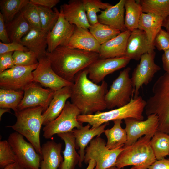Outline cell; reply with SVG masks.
<instances>
[{"instance_id": "1", "label": "cell", "mask_w": 169, "mask_h": 169, "mask_svg": "<svg viewBox=\"0 0 169 169\" xmlns=\"http://www.w3.org/2000/svg\"><path fill=\"white\" fill-rule=\"evenodd\" d=\"M87 68L76 75L71 86V102L79 110L81 115H91L107 108L105 96L108 84L103 81L98 85L88 78Z\"/></svg>"}, {"instance_id": "2", "label": "cell", "mask_w": 169, "mask_h": 169, "mask_svg": "<svg viewBox=\"0 0 169 169\" xmlns=\"http://www.w3.org/2000/svg\"><path fill=\"white\" fill-rule=\"evenodd\" d=\"M46 56L54 71L60 77L74 83L77 74L99 59V54L67 46H59Z\"/></svg>"}, {"instance_id": "3", "label": "cell", "mask_w": 169, "mask_h": 169, "mask_svg": "<svg viewBox=\"0 0 169 169\" xmlns=\"http://www.w3.org/2000/svg\"><path fill=\"white\" fill-rule=\"evenodd\" d=\"M152 92V95L146 101V114L157 116V131L169 134V74L165 72L157 79Z\"/></svg>"}, {"instance_id": "4", "label": "cell", "mask_w": 169, "mask_h": 169, "mask_svg": "<svg viewBox=\"0 0 169 169\" xmlns=\"http://www.w3.org/2000/svg\"><path fill=\"white\" fill-rule=\"evenodd\" d=\"M146 105V101L141 96L132 97L130 102L126 105L116 109L106 112H98L91 115L80 114L78 120L82 123H87L92 128L98 127L104 123L116 120L133 118L143 120V112Z\"/></svg>"}, {"instance_id": "5", "label": "cell", "mask_w": 169, "mask_h": 169, "mask_svg": "<svg viewBox=\"0 0 169 169\" xmlns=\"http://www.w3.org/2000/svg\"><path fill=\"white\" fill-rule=\"evenodd\" d=\"M43 108L40 106L30 107L15 112V123L7 126L22 135L34 147L40 155L41 146L40 134L42 125V114Z\"/></svg>"}, {"instance_id": "6", "label": "cell", "mask_w": 169, "mask_h": 169, "mask_svg": "<svg viewBox=\"0 0 169 169\" xmlns=\"http://www.w3.org/2000/svg\"><path fill=\"white\" fill-rule=\"evenodd\" d=\"M151 138L144 136L133 144L124 146L115 166L122 168L132 165L138 169H147L156 160L151 146Z\"/></svg>"}, {"instance_id": "7", "label": "cell", "mask_w": 169, "mask_h": 169, "mask_svg": "<svg viewBox=\"0 0 169 169\" xmlns=\"http://www.w3.org/2000/svg\"><path fill=\"white\" fill-rule=\"evenodd\" d=\"M131 68L128 67L121 71L114 80L105 96L108 109L123 107L131 100L134 90L129 73Z\"/></svg>"}, {"instance_id": "8", "label": "cell", "mask_w": 169, "mask_h": 169, "mask_svg": "<svg viewBox=\"0 0 169 169\" xmlns=\"http://www.w3.org/2000/svg\"><path fill=\"white\" fill-rule=\"evenodd\" d=\"M80 114L77 107L67 101L59 115L43 128V136L50 139L56 134L72 132L74 128H80L83 126V123L78 120L77 117Z\"/></svg>"}, {"instance_id": "9", "label": "cell", "mask_w": 169, "mask_h": 169, "mask_svg": "<svg viewBox=\"0 0 169 169\" xmlns=\"http://www.w3.org/2000/svg\"><path fill=\"white\" fill-rule=\"evenodd\" d=\"M106 145L105 141L100 136L93 138L85 150L84 163L88 164L90 160H94L96 164L94 169H106L115 166L123 147L110 150Z\"/></svg>"}, {"instance_id": "10", "label": "cell", "mask_w": 169, "mask_h": 169, "mask_svg": "<svg viewBox=\"0 0 169 169\" xmlns=\"http://www.w3.org/2000/svg\"><path fill=\"white\" fill-rule=\"evenodd\" d=\"M15 154L16 161L26 169H40L41 156L24 136L15 131L7 140Z\"/></svg>"}, {"instance_id": "11", "label": "cell", "mask_w": 169, "mask_h": 169, "mask_svg": "<svg viewBox=\"0 0 169 169\" xmlns=\"http://www.w3.org/2000/svg\"><path fill=\"white\" fill-rule=\"evenodd\" d=\"M38 65L27 66L15 65L0 73V88L24 90L33 82V71Z\"/></svg>"}, {"instance_id": "12", "label": "cell", "mask_w": 169, "mask_h": 169, "mask_svg": "<svg viewBox=\"0 0 169 169\" xmlns=\"http://www.w3.org/2000/svg\"><path fill=\"white\" fill-rule=\"evenodd\" d=\"M155 55L154 51L143 54L133 71L131 79L134 90V98L138 96L139 90L143 85L148 84L155 74L161 69L155 63Z\"/></svg>"}, {"instance_id": "13", "label": "cell", "mask_w": 169, "mask_h": 169, "mask_svg": "<svg viewBox=\"0 0 169 169\" xmlns=\"http://www.w3.org/2000/svg\"><path fill=\"white\" fill-rule=\"evenodd\" d=\"M147 116V119L145 120H139L133 118L124 120L127 136V141L125 146L133 144L143 135L152 138L157 131L159 126L157 116L151 114Z\"/></svg>"}, {"instance_id": "14", "label": "cell", "mask_w": 169, "mask_h": 169, "mask_svg": "<svg viewBox=\"0 0 169 169\" xmlns=\"http://www.w3.org/2000/svg\"><path fill=\"white\" fill-rule=\"evenodd\" d=\"M38 60V66L33 71V82L39 83L54 91L72 85L74 83L64 79L54 71L46 56Z\"/></svg>"}, {"instance_id": "15", "label": "cell", "mask_w": 169, "mask_h": 169, "mask_svg": "<svg viewBox=\"0 0 169 169\" xmlns=\"http://www.w3.org/2000/svg\"><path fill=\"white\" fill-rule=\"evenodd\" d=\"M130 60V59L125 56L99 59L87 68L88 78L97 84L104 81L107 75L125 67Z\"/></svg>"}, {"instance_id": "16", "label": "cell", "mask_w": 169, "mask_h": 169, "mask_svg": "<svg viewBox=\"0 0 169 169\" xmlns=\"http://www.w3.org/2000/svg\"><path fill=\"white\" fill-rule=\"evenodd\" d=\"M23 98L19 105L18 110L26 108L40 106L44 111L48 107L54 91L41 87L33 82L23 90Z\"/></svg>"}, {"instance_id": "17", "label": "cell", "mask_w": 169, "mask_h": 169, "mask_svg": "<svg viewBox=\"0 0 169 169\" xmlns=\"http://www.w3.org/2000/svg\"><path fill=\"white\" fill-rule=\"evenodd\" d=\"M75 27L65 19L60 8L56 23L47 34V52H51L59 46H67Z\"/></svg>"}, {"instance_id": "18", "label": "cell", "mask_w": 169, "mask_h": 169, "mask_svg": "<svg viewBox=\"0 0 169 169\" xmlns=\"http://www.w3.org/2000/svg\"><path fill=\"white\" fill-rule=\"evenodd\" d=\"M155 48L151 46L145 33L137 28L131 32L128 38L124 56L139 60L143 54Z\"/></svg>"}, {"instance_id": "19", "label": "cell", "mask_w": 169, "mask_h": 169, "mask_svg": "<svg viewBox=\"0 0 169 169\" xmlns=\"http://www.w3.org/2000/svg\"><path fill=\"white\" fill-rule=\"evenodd\" d=\"M109 124L106 123L96 128H90L91 125L88 124L83 126L79 129H74L72 132L75 138L76 149H79V153L80 156V160L79 166L81 167L84 161L85 155V148L89 143L95 136H100L104 133L105 128Z\"/></svg>"}, {"instance_id": "20", "label": "cell", "mask_w": 169, "mask_h": 169, "mask_svg": "<svg viewBox=\"0 0 169 169\" xmlns=\"http://www.w3.org/2000/svg\"><path fill=\"white\" fill-rule=\"evenodd\" d=\"M65 19L76 27L89 29L90 26L82 0H70L60 6Z\"/></svg>"}, {"instance_id": "21", "label": "cell", "mask_w": 169, "mask_h": 169, "mask_svg": "<svg viewBox=\"0 0 169 169\" xmlns=\"http://www.w3.org/2000/svg\"><path fill=\"white\" fill-rule=\"evenodd\" d=\"M71 87H64L54 91L50 104L42 114V125L45 126L57 118L64 108L67 100L70 98Z\"/></svg>"}, {"instance_id": "22", "label": "cell", "mask_w": 169, "mask_h": 169, "mask_svg": "<svg viewBox=\"0 0 169 169\" xmlns=\"http://www.w3.org/2000/svg\"><path fill=\"white\" fill-rule=\"evenodd\" d=\"M124 2L125 0H120L115 5L102 10L98 15V22L121 32L127 30L124 22Z\"/></svg>"}, {"instance_id": "23", "label": "cell", "mask_w": 169, "mask_h": 169, "mask_svg": "<svg viewBox=\"0 0 169 169\" xmlns=\"http://www.w3.org/2000/svg\"><path fill=\"white\" fill-rule=\"evenodd\" d=\"M131 32L127 30L100 45L99 59H105L124 56L128 40Z\"/></svg>"}, {"instance_id": "24", "label": "cell", "mask_w": 169, "mask_h": 169, "mask_svg": "<svg viewBox=\"0 0 169 169\" xmlns=\"http://www.w3.org/2000/svg\"><path fill=\"white\" fill-rule=\"evenodd\" d=\"M62 145L52 140L41 146L40 169H57L63 161L61 155Z\"/></svg>"}, {"instance_id": "25", "label": "cell", "mask_w": 169, "mask_h": 169, "mask_svg": "<svg viewBox=\"0 0 169 169\" xmlns=\"http://www.w3.org/2000/svg\"><path fill=\"white\" fill-rule=\"evenodd\" d=\"M100 46L88 29L76 26L67 46L99 54Z\"/></svg>"}, {"instance_id": "26", "label": "cell", "mask_w": 169, "mask_h": 169, "mask_svg": "<svg viewBox=\"0 0 169 169\" xmlns=\"http://www.w3.org/2000/svg\"><path fill=\"white\" fill-rule=\"evenodd\" d=\"M47 34L42 30L32 28L29 32L21 39L20 43L34 52L38 60L46 56Z\"/></svg>"}, {"instance_id": "27", "label": "cell", "mask_w": 169, "mask_h": 169, "mask_svg": "<svg viewBox=\"0 0 169 169\" xmlns=\"http://www.w3.org/2000/svg\"><path fill=\"white\" fill-rule=\"evenodd\" d=\"M57 135L65 144L64 150L62 152L64 160L59 169H74L79 163L80 156L76 150L75 138L72 132L61 133Z\"/></svg>"}, {"instance_id": "28", "label": "cell", "mask_w": 169, "mask_h": 169, "mask_svg": "<svg viewBox=\"0 0 169 169\" xmlns=\"http://www.w3.org/2000/svg\"><path fill=\"white\" fill-rule=\"evenodd\" d=\"M161 17L151 13H142L140 17L138 28L144 31L153 48L154 38L161 28L163 22Z\"/></svg>"}, {"instance_id": "29", "label": "cell", "mask_w": 169, "mask_h": 169, "mask_svg": "<svg viewBox=\"0 0 169 169\" xmlns=\"http://www.w3.org/2000/svg\"><path fill=\"white\" fill-rule=\"evenodd\" d=\"M5 26L11 42L20 43L21 39L29 32L32 28L21 12L13 20L6 23Z\"/></svg>"}, {"instance_id": "30", "label": "cell", "mask_w": 169, "mask_h": 169, "mask_svg": "<svg viewBox=\"0 0 169 169\" xmlns=\"http://www.w3.org/2000/svg\"><path fill=\"white\" fill-rule=\"evenodd\" d=\"M113 121V126L110 129L105 130L104 132L107 139L106 146L110 150L123 147L127 140L126 130L121 126L122 120H116Z\"/></svg>"}, {"instance_id": "31", "label": "cell", "mask_w": 169, "mask_h": 169, "mask_svg": "<svg viewBox=\"0 0 169 169\" xmlns=\"http://www.w3.org/2000/svg\"><path fill=\"white\" fill-rule=\"evenodd\" d=\"M125 25L131 32L138 28L140 17L143 13L142 8L137 0H125Z\"/></svg>"}, {"instance_id": "32", "label": "cell", "mask_w": 169, "mask_h": 169, "mask_svg": "<svg viewBox=\"0 0 169 169\" xmlns=\"http://www.w3.org/2000/svg\"><path fill=\"white\" fill-rule=\"evenodd\" d=\"M137 1L141 6L143 13L156 15L161 17L164 20L169 15V0Z\"/></svg>"}, {"instance_id": "33", "label": "cell", "mask_w": 169, "mask_h": 169, "mask_svg": "<svg viewBox=\"0 0 169 169\" xmlns=\"http://www.w3.org/2000/svg\"><path fill=\"white\" fill-rule=\"evenodd\" d=\"M151 144L156 160L165 158L169 154V134L157 131L151 139Z\"/></svg>"}, {"instance_id": "34", "label": "cell", "mask_w": 169, "mask_h": 169, "mask_svg": "<svg viewBox=\"0 0 169 169\" xmlns=\"http://www.w3.org/2000/svg\"><path fill=\"white\" fill-rule=\"evenodd\" d=\"M29 3V0H0V13L5 23L13 20L16 14Z\"/></svg>"}, {"instance_id": "35", "label": "cell", "mask_w": 169, "mask_h": 169, "mask_svg": "<svg viewBox=\"0 0 169 169\" xmlns=\"http://www.w3.org/2000/svg\"><path fill=\"white\" fill-rule=\"evenodd\" d=\"M23 90L0 88V108L12 109L14 112L18 110V107L22 100Z\"/></svg>"}, {"instance_id": "36", "label": "cell", "mask_w": 169, "mask_h": 169, "mask_svg": "<svg viewBox=\"0 0 169 169\" xmlns=\"http://www.w3.org/2000/svg\"><path fill=\"white\" fill-rule=\"evenodd\" d=\"M89 29V31L100 45L114 38L121 32L99 22L90 25Z\"/></svg>"}, {"instance_id": "37", "label": "cell", "mask_w": 169, "mask_h": 169, "mask_svg": "<svg viewBox=\"0 0 169 169\" xmlns=\"http://www.w3.org/2000/svg\"><path fill=\"white\" fill-rule=\"evenodd\" d=\"M42 30L48 33L50 31L56 23L59 15L60 11L56 7L53 9L38 6Z\"/></svg>"}, {"instance_id": "38", "label": "cell", "mask_w": 169, "mask_h": 169, "mask_svg": "<svg viewBox=\"0 0 169 169\" xmlns=\"http://www.w3.org/2000/svg\"><path fill=\"white\" fill-rule=\"evenodd\" d=\"M84 5L88 20L90 25L98 22L97 13L110 7L111 5L100 0H82Z\"/></svg>"}, {"instance_id": "39", "label": "cell", "mask_w": 169, "mask_h": 169, "mask_svg": "<svg viewBox=\"0 0 169 169\" xmlns=\"http://www.w3.org/2000/svg\"><path fill=\"white\" fill-rule=\"evenodd\" d=\"M21 12L32 28L42 30L37 6L29 3L24 7Z\"/></svg>"}, {"instance_id": "40", "label": "cell", "mask_w": 169, "mask_h": 169, "mask_svg": "<svg viewBox=\"0 0 169 169\" xmlns=\"http://www.w3.org/2000/svg\"><path fill=\"white\" fill-rule=\"evenodd\" d=\"M13 57L15 65L27 66L38 63L35 53L31 50L15 51L13 53Z\"/></svg>"}, {"instance_id": "41", "label": "cell", "mask_w": 169, "mask_h": 169, "mask_svg": "<svg viewBox=\"0 0 169 169\" xmlns=\"http://www.w3.org/2000/svg\"><path fill=\"white\" fill-rule=\"evenodd\" d=\"M16 162L15 154L8 140L0 141V168L3 169Z\"/></svg>"}, {"instance_id": "42", "label": "cell", "mask_w": 169, "mask_h": 169, "mask_svg": "<svg viewBox=\"0 0 169 169\" xmlns=\"http://www.w3.org/2000/svg\"><path fill=\"white\" fill-rule=\"evenodd\" d=\"M153 45L159 51L169 49V33L161 28L154 38Z\"/></svg>"}, {"instance_id": "43", "label": "cell", "mask_w": 169, "mask_h": 169, "mask_svg": "<svg viewBox=\"0 0 169 169\" xmlns=\"http://www.w3.org/2000/svg\"><path fill=\"white\" fill-rule=\"evenodd\" d=\"M29 50L20 43L16 42L8 43L0 42V54L9 52L21 51H27Z\"/></svg>"}, {"instance_id": "44", "label": "cell", "mask_w": 169, "mask_h": 169, "mask_svg": "<svg viewBox=\"0 0 169 169\" xmlns=\"http://www.w3.org/2000/svg\"><path fill=\"white\" fill-rule=\"evenodd\" d=\"M9 52L0 54V73L15 66L13 54Z\"/></svg>"}, {"instance_id": "45", "label": "cell", "mask_w": 169, "mask_h": 169, "mask_svg": "<svg viewBox=\"0 0 169 169\" xmlns=\"http://www.w3.org/2000/svg\"><path fill=\"white\" fill-rule=\"evenodd\" d=\"M0 42L4 43H8L11 42L8 37L5 21L3 16L0 12Z\"/></svg>"}, {"instance_id": "46", "label": "cell", "mask_w": 169, "mask_h": 169, "mask_svg": "<svg viewBox=\"0 0 169 169\" xmlns=\"http://www.w3.org/2000/svg\"><path fill=\"white\" fill-rule=\"evenodd\" d=\"M60 2L59 0H30V3L37 6L52 8Z\"/></svg>"}, {"instance_id": "47", "label": "cell", "mask_w": 169, "mask_h": 169, "mask_svg": "<svg viewBox=\"0 0 169 169\" xmlns=\"http://www.w3.org/2000/svg\"><path fill=\"white\" fill-rule=\"evenodd\" d=\"M147 169H169V159L156 160Z\"/></svg>"}, {"instance_id": "48", "label": "cell", "mask_w": 169, "mask_h": 169, "mask_svg": "<svg viewBox=\"0 0 169 169\" xmlns=\"http://www.w3.org/2000/svg\"><path fill=\"white\" fill-rule=\"evenodd\" d=\"M164 52L162 56V66L166 72L169 74V49Z\"/></svg>"}, {"instance_id": "49", "label": "cell", "mask_w": 169, "mask_h": 169, "mask_svg": "<svg viewBox=\"0 0 169 169\" xmlns=\"http://www.w3.org/2000/svg\"><path fill=\"white\" fill-rule=\"evenodd\" d=\"M3 169H26L17 162L11 164Z\"/></svg>"}, {"instance_id": "50", "label": "cell", "mask_w": 169, "mask_h": 169, "mask_svg": "<svg viewBox=\"0 0 169 169\" xmlns=\"http://www.w3.org/2000/svg\"><path fill=\"white\" fill-rule=\"evenodd\" d=\"M162 26L165 27L169 33V15L163 21Z\"/></svg>"}, {"instance_id": "51", "label": "cell", "mask_w": 169, "mask_h": 169, "mask_svg": "<svg viewBox=\"0 0 169 169\" xmlns=\"http://www.w3.org/2000/svg\"><path fill=\"white\" fill-rule=\"evenodd\" d=\"M88 164V166L86 169H94L96 164L95 161L93 159L90 160Z\"/></svg>"}, {"instance_id": "52", "label": "cell", "mask_w": 169, "mask_h": 169, "mask_svg": "<svg viewBox=\"0 0 169 169\" xmlns=\"http://www.w3.org/2000/svg\"><path fill=\"white\" fill-rule=\"evenodd\" d=\"M6 112L10 113V109L6 108H0V119L1 120V118L3 114Z\"/></svg>"}, {"instance_id": "53", "label": "cell", "mask_w": 169, "mask_h": 169, "mask_svg": "<svg viewBox=\"0 0 169 169\" xmlns=\"http://www.w3.org/2000/svg\"><path fill=\"white\" fill-rule=\"evenodd\" d=\"M106 169H122V168H119L118 167H117L115 166H112L111 167H110V168H108ZM129 169H138L136 167L133 166L131 168Z\"/></svg>"}, {"instance_id": "54", "label": "cell", "mask_w": 169, "mask_h": 169, "mask_svg": "<svg viewBox=\"0 0 169 169\" xmlns=\"http://www.w3.org/2000/svg\"><path fill=\"white\" fill-rule=\"evenodd\" d=\"M168 156H169V155H168Z\"/></svg>"}]
</instances>
